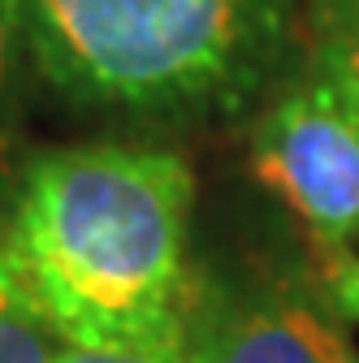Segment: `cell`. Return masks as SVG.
<instances>
[{
	"instance_id": "7",
	"label": "cell",
	"mask_w": 359,
	"mask_h": 363,
	"mask_svg": "<svg viewBox=\"0 0 359 363\" xmlns=\"http://www.w3.org/2000/svg\"><path fill=\"white\" fill-rule=\"evenodd\" d=\"M57 363H187L182 346H61Z\"/></svg>"
},
{
	"instance_id": "5",
	"label": "cell",
	"mask_w": 359,
	"mask_h": 363,
	"mask_svg": "<svg viewBox=\"0 0 359 363\" xmlns=\"http://www.w3.org/2000/svg\"><path fill=\"white\" fill-rule=\"evenodd\" d=\"M61 337L0 242V363H57Z\"/></svg>"
},
{
	"instance_id": "9",
	"label": "cell",
	"mask_w": 359,
	"mask_h": 363,
	"mask_svg": "<svg viewBox=\"0 0 359 363\" xmlns=\"http://www.w3.org/2000/svg\"><path fill=\"white\" fill-rule=\"evenodd\" d=\"M333 294H338V307L342 311L359 315V259H350V264H342L333 272Z\"/></svg>"
},
{
	"instance_id": "6",
	"label": "cell",
	"mask_w": 359,
	"mask_h": 363,
	"mask_svg": "<svg viewBox=\"0 0 359 363\" xmlns=\"http://www.w3.org/2000/svg\"><path fill=\"white\" fill-rule=\"evenodd\" d=\"M316 74L338 86V96L359 113V0H307Z\"/></svg>"
},
{
	"instance_id": "1",
	"label": "cell",
	"mask_w": 359,
	"mask_h": 363,
	"mask_svg": "<svg viewBox=\"0 0 359 363\" xmlns=\"http://www.w3.org/2000/svg\"><path fill=\"white\" fill-rule=\"evenodd\" d=\"M187 160L82 143L26 164L5 251L65 346H182L191 320Z\"/></svg>"
},
{
	"instance_id": "2",
	"label": "cell",
	"mask_w": 359,
	"mask_h": 363,
	"mask_svg": "<svg viewBox=\"0 0 359 363\" xmlns=\"http://www.w3.org/2000/svg\"><path fill=\"white\" fill-rule=\"evenodd\" d=\"M277 26V0H22L48 82L126 113L238 104L268 69Z\"/></svg>"
},
{
	"instance_id": "8",
	"label": "cell",
	"mask_w": 359,
	"mask_h": 363,
	"mask_svg": "<svg viewBox=\"0 0 359 363\" xmlns=\"http://www.w3.org/2000/svg\"><path fill=\"white\" fill-rule=\"evenodd\" d=\"M22 43H26L22 0H0V113H5V100H9V82H13V65H18Z\"/></svg>"
},
{
	"instance_id": "4",
	"label": "cell",
	"mask_w": 359,
	"mask_h": 363,
	"mask_svg": "<svg viewBox=\"0 0 359 363\" xmlns=\"http://www.w3.org/2000/svg\"><path fill=\"white\" fill-rule=\"evenodd\" d=\"M182 354L187 363H359L329 315L290 294L195 298Z\"/></svg>"
},
{
	"instance_id": "3",
	"label": "cell",
	"mask_w": 359,
	"mask_h": 363,
	"mask_svg": "<svg viewBox=\"0 0 359 363\" xmlns=\"http://www.w3.org/2000/svg\"><path fill=\"white\" fill-rule=\"evenodd\" d=\"M251 173L329 251L359 238V113L321 74L290 86L251 134Z\"/></svg>"
}]
</instances>
